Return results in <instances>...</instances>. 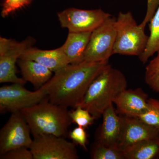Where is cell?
I'll list each match as a JSON object with an SVG mask.
<instances>
[{
	"mask_svg": "<svg viewBox=\"0 0 159 159\" xmlns=\"http://www.w3.org/2000/svg\"><path fill=\"white\" fill-rule=\"evenodd\" d=\"M75 144L64 137L43 134L34 137L29 149L34 159H77Z\"/></svg>",
	"mask_w": 159,
	"mask_h": 159,
	"instance_id": "8992f818",
	"label": "cell"
},
{
	"mask_svg": "<svg viewBox=\"0 0 159 159\" xmlns=\"http://www.w3.org/2000/svg\"><path fill=\"white\" fill-rule=\"evenodd\" d=\"M150 34L148 36L147 45L139 59L143 64L159 51V4L154 14L149 22Z\"/></svg>",
	"mask_w": 159,
	"mask_h": 159,
	"instance_id": "ac0fdd59",
	"label": "cell"
},
{
	"mask_svg": "<svg viewBox=\"0 0 159 159\" xmlns=\"http://www.w3.org/2000/svg\"><path fill=\"white\" fill-rule=\"evenodd\" d=\"M148 96L141 88L125 89L114 101L118 112L123 116L138 118L148 108Z\"/></svg>",
	"mask_w": 159,
	"mask_h": 159,
	"instance_id": "7c38bea8",
	"label": "cell"
},
{
	"mask_svg": "<svg viewBox=\"0 0 159 159\" xmlns=\"http://www.w3.org/2000/svg\"><path fill=\"white\" fill-rule=\"evenodd\" d=\"M92 32H69L66 42L61 47L70 64L84 61V52Z\"/></svg>",
	"mask_w": 159,
	"mask_h": 159,
	"instance_id": "9a60e30c",
	"label": "cell"
},
{
	"mask_svg": "<svg viewBox=\"0 0 159 159\" xmlns=\"http://www.w3.org/2000/svg\"><path fill=\"white\" fill-rule=\"evenodd\" d=\"M20 112L34 137L43 134L64 137L72 122L68 108L52 103L47 97Z\"/></svg>",
	"mask_w": 159,
	"mask_h": 159,
	"instance_id": "3957f363",
	"label": "cell"
},
{
	"mask_svg": "<svg viewBox=\"0 0 159 159\" xmlns=\"http://www.w3.org/2000/svg\"><path fill=\"white\" fill-rule=\"evenodd\" d=\"M123 152L124 159H158L159 157V136L138 142Z\"/></svg>",
	"mask_w": 159,
	"mask_h": 159,
	"instance_id": "e0dca14e",
	"label": "cell"
},
{
	"mask_svg": "<svg viewBox=\"0 0 159 159\" xmlns=\"http://www.w3.org/2000/svg\"><path fill=\"white\" fill-rule=\"evenodd\" d=\"M159 0H147V10L145 17L140 25L143 28H145L147 23H149L150 20L154 14L158 6Z\"/></svg>",
	"mask_w": 159,
	"mask_h": 159,
	"instance_id": "484cf974",
	"label": "cell"
},
{
	"mask_svg": "<svg viewBox=\"0 0 159 159\" xmlns=\"http://www.w3.org/2000/svg\"><path fill=\"white\" fill-rule=\"evenodd\" d=\"M47 96V92L42 88L32 92L20 84L4 86L0 88V111L11 113L20 111L43 101Z\"/></svg>",
	"mask_w": 159,
	"mask_h": 159,
	"instance_id": "52a82bcc",
	"label": "cell"
},
{
	"mask_svg": "<svg viewBox=\"0 0 159 159\" xmlns=\"http://www.w3.org/2000/svg\"><path fill=\"white\" fill-rule=\"evenodd\" d=\"M112 16L101 9L83 10L71 8L58 14L61 27L69 32H93L106 20Z\"/></svg>",
	"mask_w": 159,
	"mask_h": 159,
	"instance_id": "ba28073f",
	"label": "cell"
},
{
	"mask_svg": "<svg viewBox=\"0 0 159 159\" xmlns=\"http://www.w3.org/2000/svg\"><path fill=\"white\" fill-rule=\"evenodd\" d=\"M20 59L36 61L54 73L70 64L62 47L52 50H42L30 48L26 49Z\"/></svg>",
	"mask_w": 159,
	"mask_h": 159,
	"instance_id": "5bb4252c",
	"label": "cell"
},
{
	"mask_svg": "<svg viewBox=\"0 0 159 159\" xmlns=\"http://www.w3.org/2000/svg\"><path fill=\"white\" fill-rule=\"evenodd\" d=\"M103 121L97 143L108 146L118 148L123 124V117L116 113L111 104L103 112Z\"/></svg>",
	"mask_w": 159,
	"mask_h": 159,
	"instance_id": "4fadbf2b",
	"label": "cell"
},
{
	"mask_svg": "<svg viewBox=\"0 0 159 159\" xmlns=\"http://www.w3.org/2000/svg\"><path fill=\"white\" fill-rule=\"evenodd\" d=\"M123 117V127L118 147L122 151L143 140L159 136V130L139 118Z\"/></svg>",
	"mask_w": 159,
	"mask_h": 159,
	"instance_id": "8fae6325",
	"label": "cell"
},
{
	"mask_svg": "<svg viewBox=\"0 0 159 159\" xmlns=\"http://www.w3.org/2000/svg\"><path fill=\"white\" fill-rule=\"evenodd\" d=\"M116 20L111 16L92 32L84 52V61H108L113 54L116 35Z\"/></svg>",
	"mask_w": 159,
	"mask_h": 159,
	"instance_id": "5b68a950",
	"label": "cell"
},
{
	"mask_svg": "<svg viewBox=\"0 0 159 159\" xmlns=\"http://www.w3.org/2000/svg\"><path fill=\"white\" fill-rule=\"evenodd\" d=\"M148 104V109L138 118L145 124L159 130V100L149 98Z\"/></svg>",
	"mask_w": 159,
	"mask_h": 159,
	"instance_id": "ffe728a7",
	"label": "cell"
},
{
	"mask_svg": "<svg viewBox=\"0 0 159 159\" xmlns=\"http://www.w3.org/2000/svg\"><path fill=\"white\" fill-rule=\"evenodd\" d=\"M108 61H83L69 64L54 73L42 87L47 98L56 105L76 108L81 103L91 84L108 65Z\"/></svg>",
	"mask_w": 159,
	"mask_h": 159,
	"instance_id": "6da1fadb",
	"label": "cell"
},
{
	"mask_svg": "<svg viewBox=\"0 0 159 159\" xmlns=\"http://www.w3.org/2000/svg\"><path fill=\"white\" fill-rule=\"evenodd\" d=\"M30 40L18 43L13 40L0 38V83L24 84L26 81L18 77L16 65L26 49L30 47Z\"/></svg>",
	"mask_w": 159,
	"mask_h": 159,
	"instance_id": "30bf717a",
	"label": "cell"
},
{
	"mask_svg": "<svg viewBox=\"0 0 159 159\" xmlns=\"http://www.w3.org/2000/svg\"><path fill=\"white\" fill-rule=\"evenodd\" d=\"M69 136L75 144L81 146L85 151L87 150V134L85 128L78 126L70 132Z\"/></svg>",
	"mask_w": 159,
	"mask_h": 159,
	"instance_id": "cb8c5ba5",
	"label": "cell"
},
{
	"mask_svg": "<svg viewBox=\"0 0 159 159\" xmlns=\"http://www.w3.org/2000/svg\"><path fill=\"white\" fill-rule=\"evenodd\" d=\"M19 66L23 79L31 83L38 89L44 85L52 77L53 72L45 66L33 61L19 59Z\"/></svg>",
	"mask_w": 159,
	"mask_h": 159,
	"instance_id": "2e32d148",
	"label": "cell"
},
{
	"mask_svg": "<svg viewBox=\"0 0 159 159\" xmlns=\"http://www.w3.org/2000/svg\"><path fill=\"white\" fill-rule=\"evenodd\" d=\"M69 115L72 122L84 128L93 124L96 119L87 110L80 106H78L74 110L69 111Z\"/></svg>",
	"mask_w": 159,
	"mask_h": 159,
	"instance_id": "7402d4cb",
	"label": "cell"
},
{
	"mask_svg": "<svg viewBox=\"0 0 159 159\" xmlns=\"http://www.w3.org/2000/svg\"><path fill=\"white\" fill-rule=\"evenodd\" d=\"M32 0H5L3 4L2 16L6 17L9 14L29 4Z\"/></svg>",
	"mask_w": 159,
	"mask_h": 159,
	"instance_id": "d4e9b609",
	"label": "cell"
},
{
	"mask_svg": "<svg viewBox=\"0 0 159 159\" xmlns=\"http://www.w3.org/2000/svg\"><path fill=\"white\" fill-rule=\"evenodd\" d=\"M31 133L21 112L12 113L0 131V155L14 148H29L33 142Z\"/></svg>",
	"mask_w": 159,
	"mask_h": 159,
	"instance_id": "9c48e42d",
	"label": "cell"
},
{
	"mask_svg": "<svg viewBox=\"0 0 159 159\" xmlns=\"http://www.w3.org/2000/svg\"><path fill=\"white\" fill-rule=\"evenodd\" d=\"M1 159H34L31 151L27 147L14 148L0 155Z\"/></svg>",
	"mask_w": 159,
	"mask_h": 159,
	"instance_id": "603a6c76",
	"label": "cell"
},
{
	"mask_svg": "<svg viewBox=\"0 0 159 159\" xmlns=\"http://www.w3.org/2000/svg\"><path fill=\"white\" fill-rule=\"evenodd\" d=\"M92 159H124L123 151L119 148L108 147L97 143L92 151Z\"/></svg>",
	"mask_w": 159,
	"mask_h": 159,
	"instance_id": "44dd1931",
	"label": "cell"
},
{
	"mask_svg": "<svg viewBox=\"0 0 159 159\" xmlns=\"http://www.w3.org/2000/svg\"><path fill=\"white\" fill-rule=\"evenodd\" d=\"M145 28L137 24L131 12H119L116 20L113 54L140 56L147 45L148 36Z\"/></svg>",
	"mask_w": 159,
	"mask_h": 159,
	"instance_id": "277c9868",
	"label": "cell"
},
{
	"mask_svg": "<svg viewBox=\"0 0 159 159\" xmlns=\"http://www.w3.org/2000/svg\"><path fill=\"white\" fill-rule=\"evenodd\" d=\"M127 85L124 74L108 64L91 84L79 106L99 119Z\"/></svg>",
	"mask_w": 159,
	"mask_h": 159,
	"instance_id": "7a4b0ae2",
	"label": "cell"
},
{
	"mask_svg": "<svg viewBox=\"0 0 159 159\" xmlns=\"http://www.w3.org/2000/svg\"><path fill=\"white\" fill-rule=\"evenodd\" d=\"M145 79L151 89L159 93V51L145 67Z\"/></svg>",
	"mask_w": 159,
	"mask_h": 159,
	"instance_id": "d6986e66",
	"label": "cell"
}]
</instances>
